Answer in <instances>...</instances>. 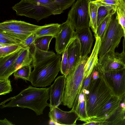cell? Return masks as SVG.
<instances>
[{
  "label": "cell",
  "mask_w": 125,
  "mask_h": 125,
  "mask_svg": "<svg viewBox=\"0 0 125 125\" xmlns=\"http://www.w3.org/2000/svg\"><path fill=\"white\" fill-rule=\"evenodd\" d=\"M82 125H105V121L101 120H94L90 119V120L85 122Z\"/></svg>",
  "instance_id": "cell-37"
},
{
  "label": "cell",
  "mask_w": 125,
  "mask_h": 125,
  "mask_svg": "<svg viewBox=\"0 0 125 125\" xmlns=\"http://www.w3.org/2000/svg\"><path fill=\"white\" fill-rule=\"evenodd\" d=\"M0 38H3L21 44L22 41L0 31Z\"/></svg>",
  "instance_id": "cell-36"
},
{
  "label": "cell",
  "mask_w": 125,
  "mask_h": 125,
  "mask_svg": "<svg viewBox=\"0 0 125 125\" xmlns=\"http://www.w3.org/2000/svg\"><path fill=\"white\" fill-rule=\"evenodd\" d=\"M23 48L11 54L0 58V79L8 78L15 72L14 64Z\"/></svg>",
  "instance_id": "cell-14"
},
{
  "label": "cell",
  "mask_w": 125,
  "mask_h": 125,
  "mask_svg": "<svg viewBox=\"0 0 125 125\" xmlns=\"http://www.w3.org/2000/svg\"><path fill=\"white\" fill-rule=\"evenodd\" d=\"M23 47L20 44L7 46L0 48V58L11 54Z\"/></svg>",
  "instance_id": "cell-29"
},
{
  "label": "cell",
  "mask_w": 125,
  "mask_h": 125,
  "mask_svg": "<svg viewBox=\"0 0 125 125\" xmlns=\"http://www.w3.org/2000/svg\"><path fill=\"white\" fill-rule=\"evenodd\" d=\"M32 67L31 65L22 67L14 72L13 76L16 78L21 79L25 81H29Z\"/></svg>",
  "instance_id": "cell-25"
},
{
  "label": "cell",
  "mask_w": 125,
  "mask_h": 125,
  "mask_svg": "<svg viewBox=\"0 0 125 125\" xmlns=\"http://www.w3.org/2000/svg\"><path fill=\"white\" fill-rule=\"evenodd\" d=\"M75 35L67 48L68 65L65 76L75 67L81 57L80 42L78 38Z\"/></svg>",
  "instance_id": "cell-16"
},
{
  "label": "cell",
  "mask_w": 125,
  "mask_h": 125,
  "mask_svg": "<svg viewBox=\"0 0 125 125\" xmlns=\"http://www.w3.org/2000/svg\"><path fill=\"white\" fill-rule=\"evenodd\" d=\"M100 6L98 4L89 0V13L90 18V27L94 34H96L97 28V14L98 9Z\"/></svg>",
  "instance_id": "cell-22"
},
{
  "label": "cell",
  "mask_w": 125,
  "mask_h": 125,
  "mask_svg": "<svg viewBox=\"0 0 125 125\" xmlns=\"http://www.w3.org/2000/svg\"><path fill=\"white\" fill-rule=\"evenodd\" d=\"M50 88L29 86L16 95L2 102L0 107L26 108L33 110L37 115H42L45 108L49 106L47 101L50 98Z\"/></svg>",
  "instance_id": "cell-2"
},
{
  "label": "cell",
  "mask_w": 125,
  "mask_h": 125,
  "mask_svg": "<svg viewBox=\"0 0 125 125\" xmlns=\"http://www.w3.org/2000/svg\"><path fill=\"white\" fill-rule=\"evenodd\" d=\"M75 104L79 105L76 113L79 117V120L86 122L90 119L88 116L86 111L85 93L82 92L81 93Z\"/></svg>",
  "instance_id": "cell-21"
},
{
  "label": "cell",
  "mask_w": 125,
  "mask_h": 125,
  "mask_svg": "<svg viewBox=\"0 0 125 125\" xmlns=\"http://www.w3.org/2000/svg\"><path fill=\"white\" fill-rule=\"evenodd\" d=\"M40 4L49 9L53 15L62 13L60 9L55 2V0H29Z\"/></svg>",
  "instance_id": "cell-26"
},
{
  "label": "cell",
  "mask_w": 125,
  "mask_h": 125,
  "mask_svg": "<svg viewBox=\"0 0 125 125\" xmlns=\"http://www.w3.org/2000/svg\"><path fill=\"white\" fill-rule=\"evenodd\" d=\"M100 75V72L98 71L97 67L93 73L92 78L94 79H96L99 77Z\"/></svg>",
  "instance_id": "cell-39"
},
{
  "label": "cell",
  "mask_w": 125,
  "mask_h": 125,
  "mask_svg": "<svg viewBox=\"0 0 125 125\" xmlns=\"http://www.w3.org/2000/svg\"><path fill=\"white\" fill-rule=\"evenodd\" d=\"M49 116L56 125H75L79 117L75 112L65 111L56 107L50 111Z\"/></svg>",
  "instance_id": "cell-12"
},
{
  "label": "cell",
  "mask_w": 125,
  "mask_h": 125,
  "mask_svg": "<svg viewBox=\"0 0 125 125\" xmlns=\"http://www.w3.org/2000/svg\"></svg>",
  "instance_id": "cell-45"
},
{
  "label": "cell",
  "mask_w": 125,
  "mask_h": 125,
  "mask_svg": "<svg viewBox=\"0 0 125 125\" xmlns=\"http://www.w3.org/2000/svg\"><path fill=\"white\" fill-rule=\"evenodd\" d=\"M123 50L122 52L125 56V38H124L123 41Z\"/></svg>",
  "instance_id": "cell-42"
},
{
  "label": "cell",
  "mask_w": 125,
  "mask_h": 125,
  "mask_svg": "<svg viewBox=\"0 0 125 125\" xmlns=\"http://www.w3.org/2000/svg\"><path fill=\"white\" fill-rule=\"evenodd\" d=\"M12 8L17 15L32 18L37 22L53 15L48 8L29 0H21Z\"/></svg>",
  "instance_id": "cell-6"
},
{
  "label": "cell",
  "mask_w": 125,
  "mask_h": 125,
  "mask_svg": "<svg viewBox=\"0 0 125 125\" xmlns=\"http://www.w3.org/2000/svg\"><path fill=\"white\" fill-rule=\"evenodd\" d=\"M32 60L33 58L29 49L23 48L14 64L15 71L24 66L31 65Z\"/></svg>",
  "instance_id": "cell-20"
},
{
  "label": "cell",
  "mask_w": 125,
  "mask_h": 125,
  "mask_svg": "<svg viewBox=\"0 0 125 125\" xmlns=\"http://www.w3.org/2000/svg\"><path fill=\"white\" fill-rule=\"evenodd\" d=\"M115 13L113 11L109 12L97 27L96 33L94 34L100 38L101 41L104 38L113 16Z\"/></svg>",
  "instance_id": "cell-23"
},
{
  "label": "cell",
  "mask_w": 125,
  "mask_h": 125,
  "mask_svg": "<svg viewBox=\"0 0 125 125\" xmlns=\"http://www.w3.org/2000/svg\"><path fill=\"white\" fill-rule=\"evenodd\" d=\"M49 124L50 125H56L55 123L52 120L50 119L49 121Z\"/></svg>",
  "instance_id": "cell-43"
},
{
  "label": "cell",
  "mask_w": 125,
  "mask_h": 125,
  "mask_svg": "<svg viewBox=\"0 0 125 125\" xmlns=\"http://www.w3.org/2000/svg\"><path fill=\"white\" fill-rule=\"evenodd\" d=\"M123 0L125 3V0Z\"/></svg>",
  "instance_id": "cell-44"
},
{
  "label": "cell",
  "mask_w": 125,
  "mask_h": 125,
  "mask_svg": "<svg viewBox=\"0 0 125 125\" xmlns=\"http://www.w3.org/2000/svg\"><path fill=\"white\" fill-rule=\"evenodd\" d=\"M91 1L100 6L105 7L110 11L115 13L116 12L119 3V0H95Z\"/></svg>",
  "instance_id": "cell-27"
},
{
  "label": "cell",
  "mask_w": 125,
  "mask_h": 125,
  "mask_svg": "<svg viewBox=\"0 0 125 125\" xmlns=\"http://www.w3.org/2000/svg\"><path fill=\"white\" fill-rule=\"evenodd\" d=\"M125 67V56L123 52L107 53L98 59L97 68L99 72L105 73Z\"/></svg>",
  "instance_id": "cell-8"
},
{
  "label": "cell",
  "mask_w": 125,
  "mask_h": 125,
  "mask_svg": "<svg viewBox=\"0 0 125 125\" xmlns=\"http://www.w3.org/2000/svg\"><path fill=\"white\" fill-rule=\"evenodd\" d=\"M114 15L104 38L101 41L98 54L99 58L107 53L115 52L124 36V31L119 23L117 15L115 16Z\"/></svg>",
  "instance_id": "cell-5"
},
{
  "label": "cell",
  "mask_w": 125,
  "mask_h": 125,
  "mask_svg": "<svg viewBox=\"0 0 125 125\" xmlns=\"http://www.w3.org/2000/svg\"><path fill=\"white\" fill-rule=\"evenodd\" d=\"M75 0H55V2L58 6L62 13L72 6Z\"/></svg>",
  "instance_id": "cell-32"
},
{
  "label": "cell",
  "mask_w": 125,
  "mask_h": 125,
  "mask_svg": "<svg viewBox=\"0 0 125 125\" xmlns=\"http://www.w3.org/2000/svg\"><path fill=\"white\" fill-rule=\"evenodd\" d=\"M53 37L52 36H44L37 38L34 42L35 47L41 51H48L49 45Z\"/></svg>",
  "instance_id": "cell-24"
},
{
  "label": "cell",
  "mask_w": 125,
  "mask_h": 125,
  "mask_svg": "<svg viewBox=\"0 0 125 125\" xmlns=\"http://www.w3.org/2000/svg\"><path fill=\"white\" fill-rule=\"evenodd\" d=\"M33 58L29 81L33 86L50 85L60 71L61 54L53 51H44L33 46L30 50Z\"/></svg>",
  "instance_id": "cell-1"
},
{
  "label": "cell",
  "mask_w": 125,
  "mask_h": 125,
  "mask_svg": "<svg viewBox=\"0 0 125 125\" xmlns=\"http://www.w3.org/2000/svg\"><path fill=\"white\" fill-rule=\"evenodd\" d=\"M61 24L51 23L46 24L37 30L34 33L37 38L46 36H52L55 38L61 30Z\"/></svg>",
  "instance_id": "cell-19"
},
{
  "label": "cell",
  "mask_w": 125,
  "mask_h": 125,
  "mask_svg": "<svg viewBox=\"0 0 125 125\" xmlns=\"http://www.w3.org/2000/svg\"><path fill=\"white\" fill-rule=\"evenodd\" d=\"M34 33H33L22 42L21 45L24 48L30 49L34 45V42L37 39Z\"/></svg>",
  "instance_id": "cell-34"
},
{
  "label": "cell",
  "mask_w": 125,
  "mask_h": 125,
  "mask_svg": "<svg viewBox=\"0 0 125 125\" xmlns=\"http://www.w3.org/2000/svg\"><path fill=\"white\" fill-rule=\"evenodd\" d=\"M62 60L60 64V71L61 73L65 75L68 69V60L67 49V48L62 53Z\"/></svg>",
  "instance_id": "cell-31"
},
{
  "label": "cell",
  "mask_w": 125,
  "mask_h": 125,
  "mask_svg": "<svg viewBox=\"0 0 125 125\" xmlns=\"http://www.w3.org/2000/svg\"><path fill=\"white\" fill-rule=\"evenodd\" d=\"M95 39V43L91 54L85 66L84 77L86 79L90 75L94 66L97 64L98 56L101 45L100 38L96 35L94 34Z\"/></svg>",
  "instance_id": "cell-18"
},
{
  "label": "cell",
  "mask_w": 125,
  "mask_h": 125,
  "mask_svg": "<svg viewBox=\"0 0 125 125\" xmlns=\"http://www.w3.org/2000/svg\"><path fill=\"white\" fill-rule=\"evenodd\" d=\"M104 73L115 95L121 97L125 94V67Z\"/></svg>",
  "instance_id": "cell-10"
},
{
  "label": "cell",
  "mask_w": 125,
  "mask_h": 125,
  "mask_svg": "<svg viewBox=\"0 0 125 125\" xmlns=\"http://www.w3.org/2000/svg\"><path fill=\"white\" fill-rule=\"evenodd\" d=\"M89 0H77L72 5L67 19L72 23L75 30L90 27Z\"/></svg>",
  "instance_id": "cell-7"
},
{
  "label": "cell",
  "mask_w": 125,
  "mask_h": 125,
  "mask_svg": "<svg viewBox=\"0 0 125 125\" xmlns=\"http://www.w3.org/2000/svg\"><path fill=\"white\" fill-rule=\"evenodd\" d=\"M84 91L86 111L90 119L96 118L97 115L114 95L106 81L104 73L100 72L98 78L94 79L92 77Z\"/></svg>",
  "instance_id": "cell-3"
},
{
  "label": "cell",
  "mask_w": 125,
  "mask_h": 125,
  "mask_svg": "<svg viewBox=\"0 0 125 125\" xmlns=\"http://www.w3.org/2000/svg\"><path fill=\"white\" fill-rule=\"evenodd\" d=\"M66 76L60 75L57 78L50 87L49 107L50 111L61 104L63 101L66 84Z\"/></svg>",
  "instance_id": "cell-11"
},
{
  "label": "cell",
  "mask_w": 125,
  "mask_h": 125,
  "mask_svg": "<svg viewBox=\"0 0 125 125\" xmlns=\"http://www.w3.org/2000/svg\"><path fill=\"white\" fill-rule=\"evenodd\" d=\"M0 125H14L13 124L12 122L5 118L3 120H0Z\"/></svg>",
  "instance_id": "cell-38"
},
{
  "label": "cell",
  "mask_w": 125,
  "mask_h": 125,
  "mask_svg": "<svg viewBox=\"0 0 125 125\" xmlns=\"http://www.w3.org/2000/svg\"><path fill=\"white\" fill-rule=\"evenodd\" d=\"M121 97L113 95L97 115L94 120L105 121L115 112L118 107L121 100Z\"/></svg>",
  "instance_id": "cell-17"
},
{
  "label": "cell",
  "mask_w": 125,
  "mask_h": 125,
  "mask_svg": "<svg viewBox=\"0 0 125 125\" xmlns=\"http://www.w3.org/2000/svg\"><path fill=\"white\" fill-rule=\"evenodd\" d=\"M88 58V56L81 57L75 67L66 76L62 103L69 108H72L77 100L85 79L84 68Z\"/></svg>",
  "instance_id": "cell-4"
},
{
  "label": "cell",
  "mask_w": 125,
  "mask_h": 125,
  "mask_svg": "<svg viewBox=\"0 0 125 125\" xmlns=\"http://www.w3.org/2000/svg\"><path fill=\"white\" fill-rule=\"evenodd\" d=\"M110 11H111L105 7L103 6H100L99 8L97 14V27L101 21Z\"/></svg>",
  "instance_id": "cell-35"
},
{
  "label": "cell",
  "mask_w": 125,
  "mask_h": 125,
  "mask_svg": "<svg viewBox=\"0 0 125 125\" xmlns=\"http://www.w3.org/2000/svg\"><path fill=\"white\" fill-rule=\"evenodd\" d=\"M0 31L22 42L24 40L28 37L33 33L20 30Z\"/></svg>",
  "instance_id": "cell-28"
},
{
  "label": "cell",
  "mask_w": 125,
  "mask_h": 125,
  "mask_svg": "<svg viewBox=\"0 0 125 125\" xmlns=\"http://www.w3.org/2000/svg\"><path fill=\"white\" fill-rule=\"evenodd\" d=\"M122 125H125V107L123 108L122 116Z\"/></svg>",
  "instance_id": "cell-40"
},
{
  "label": "cell",
  "mask_w": 125,
  "mask_h": 125,
  "mask_svg": "<svg viewBox=\"0 0 125 125\" xmlns=\"http://www.w3.org/2000/svg\"><path fill=\"white\" fill-rule=\"evenodd\" d=\"M61 30L55 37V49L61 54L75 36V31L72 22L67 19L61 24Z\"/></svg>",
  "instance_id": "cell-9"
},
{
  "label": "cell",
  "mask_w": 125,
  "mask_h": 125,
  "mask_svg": "<svg viewBox=\"0 0 125 125\" xmlns=\"http://www.w3.org/2000/svg\"><path fill=\"white\" fill-rule=\"evenodd\" d=\"M119 23L122 26L124 31V38H125V12L119 5L116 11Z\"/></svg>",
  "instance_id": "cell-33"
},
{
  "label": "cell",
  "mask_w": 125,
  "mask_h": 125,
  "mask_svg": "<svg viewBox=\"0 0 125 125\" xmlns=\"http://www.w3.org/2000/svg\"><path fill=\"white\" fill-rule=\"evenodd\" d=\"M42 26L24 21L11 20L0 23V30H20L34 33Z\"/></svg>",
  "instance_id": "cell-13"
},
{
  "label": "cell",
  "mask_w": 125,
  "mask_h": 125,
  "mask_svg": "<svg viewBox=\"0 0 125 125\" xmlns=\"http://www.w3.org/2000/svg\"><path fill=\"white\" fill-rule=\"evenodd\" d=\"M75 34L80 42L81 57L88 56L90 53L94 41L90 27L75 30Z\"/></svg>",
  "instance_id": "cell-15"
},
{
  "label": "cell",
  "mask_w": 125,
  "mask_h": 125,
  "mask_svg": "<svg viewBox=\"0 0 125 125\" xmlns=\"http://www.w3.org/2000/svg\"><path fill=\"white\" fill-rule=\"evenodd\" d=\"M12 91L10 80L8 78L0 79V95H5Z\"/></svg>",
  "instance_id": "cell-30"
},
{
  "label": "cell",
  "mask_w": 125,
  "mask_h": 125,
  "mask_svg": "<svg viewBox=\"0 0 125 125\" xmlns=\"http://www.w3.org/2000/svg\"><path fill=\"white\" fill-rule=\"evenodd\" d=\"M119 5L125 12V3L123 0H119Z\"/></svg>",
  "instance_id": "cell-41"
}]
</instances>
